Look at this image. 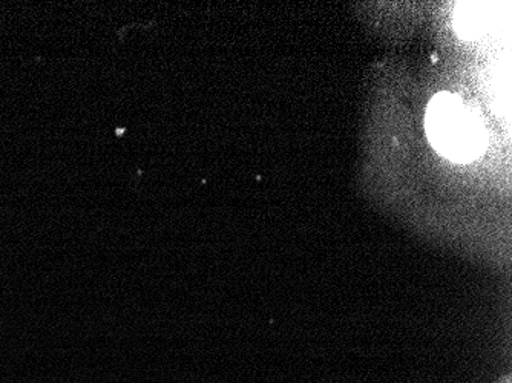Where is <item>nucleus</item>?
Returning <instances> with one entry per match:
<instances>
[{
	"label": "nucleus",
	"mask_w": 512,
	"mask_h": 383,
	"mask_svg": "<svg viewBox=\"0 0 512 383\" xmlns=\"http://www.w3.org/2000/svg\"><path fill=\"white\" fill-rule=\"evenodd\" d=\"M425 128L431 146L456 163L477 160L488 143L479 115L451 92H440L431 100Z\"/></svg>",
	"instance_id": "f257e3e1"
},
{
	"label": "nucleus",
	"mask_w": 512,
	"mask_h": 383,
	"mask_svg": "<svg viewBox=\"0 0 512 383\" xmlns=\"http://www.w3.org/2000/svg\"><path fill=\"white\" fill-rule=\"evenodd\" d=\"M509 383V382H508Z\"/></svg>",
	"instance_id": "f03ea898"
}]
</instances>
